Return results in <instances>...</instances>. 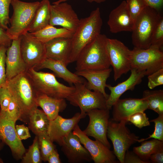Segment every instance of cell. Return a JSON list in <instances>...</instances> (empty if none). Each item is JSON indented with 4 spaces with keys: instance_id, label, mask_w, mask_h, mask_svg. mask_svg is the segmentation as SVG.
Returning a JSON list of instances; mask_svg holds the SVG:
<instances>
[{
    "instance_id": "cell-1",
    "label": "cell",
    "mask_w": 163,
    "mask_h": 163,
    "mask_svg": "<svg viewBox=\"0 0 163 163\" xmlns=\"http://www.w3.org/2000/svg\"><path fill=\"white\" fill-rule=\"evenodd\" d=\"M5 84L22 110L21 121L27 124L29 113L38 107L36 103L38 93L30 76L25 72L7 80Z\"/></svg>"
},
{
    "instance_id": "cell-2",
    "label": "cell",
    "mask_w": 163,
    "mask_h": 163,
    "mask_svg": "<svg viewBox=\"0 0 163 163\" xmlns=\"http://www.w3.org/2000/svg\"><path fill=\"white\" fill-rule=\"evenodd\" d=\"M102 24L99 8L92 11L88 17L80 19L71 38L70 63L75 62L84 48L101 34Z\"/></svg>"
},
{
    "instance_id": "cell-3",
    "label": "cell",
    "mask_w": 163,
    "mask_h": 163,
    "mask_svg": "<svg viewBox=\"0 0 163 163\" xmlns=\"http://www.w3.org/2000/svg\"><path fill=\"white\" fill-rule=\"evenodd\" d=\"M107 37L100 34L82 50L76 62V71L101 70L111 66L107 49Z\"/></svg>"
},
{
    "instance_id": "cell-4",
    "label": "cell",
    "mask_w": 163,
    "mask_h": 163,
    "mask_svg": "<svg viewBox=\"0 0 163 163\" xmlns=\"http://www.w3.org/2000/svg\"><path fill=\"white\" fill-rule=\"evenodd\" d=\"M40 2L11 0V4L13 12L10 19V25L6 31L12 40L18 39L28 32Z\"/></svg>"
},
{
    "instance_id": "cell-5",
    "label": "cell",
    "mask_w": 163,
    "mask_h": 163,
    "mask_svg": "<svg viewBox=\"0 0 163 163\" xmlns=\"http://www.w3.org/2000/svg\"><path fill=\"white\" fill-rule=\"evenodd\" d=\"M160 12L147 6L137 17L132 35L134 47L147 49L151 45L154 30L161 17Z\"/></svg>"
},
{
    "instance_id": "cell-6",
    "label": "cell",
    "mask_w": 163,
    "mask_h": 163,
    "mask_svg": "<svg viewBox=\"0 0 163 163\" xmlns=\"http://www.w3.org/2000/svg\"><path fill=\"white\" fill-rule=\"evenodd\" d=\"M37 92L58 99H66L74 91V86H67L59 82L53 73L38 72L34 67L27 71Z\"/></svg>"
},
{
    "instance_id": "cell-7",
    "label": "cell",
    "mask_w": 163,
    "mask_h": 163,
    "mask_svg": "<svg viewBox=\"0 0 163 163\" xmlns=\"http://www.w3.org/2000/svg\"><path fill=\"white\" fill-rule=\"evenodd\" d=\"M127 122L125 120L117 122L110 119L107 129V138L111 141L113 152L121 163H124L126 151L132 145L137 142L139 138L126 126Z\"/></svg>"
},
{
    "instance_id": "cell-8",
    "label": "cell",
    "mask_w": 163,
    "mask_h": 163,
    "mask_svg": "<svg viewBox=\"0 0 163 163\" xmlns=\"http://www.w3.org/2000/svg\"><path fill=\"white\" fill-rule=\"evenodd\" d=\"M85 81L74 85L75 89L66 99L72 105L79 107L82 119L85 117L89 110L94 109H107V99L101 93L87 88Z\"/></svg>"
},
{
    "instance_id": "cell-9",
    "label": "cell",
    "mask_w": 163,
    "mask_h": 163,
    "mask_svg": "<svg viewBox=\"0 0 163 163\" xmlns=\"http://www.w3.org/2000/svg\"><path fill=\"white\" fill-rule=\"evenodd\" d=\"M130 67L144 71L148 76L163 68V52L152 47L147 49L134 47L131 50Z\"/></svg>"
},
{
    "instance_id": "cell-10",
    "label": "cell",
    "mask_w": 163,
    "mask_h": 163,
    "mask_svg": "<svg viewBox=\"0 0 163 163\" xmlns=\"http://www.w3.org/2000/svg\"><path fill=\"white\" fill-rule=\"evenodd\" d=\"M107 49L113 69L114 79L116 81L130 71L131 50L120 41L108 38Z\"/></svg>"
},
{
    "instance_id": "cell-11",
    "label": "cell",
    "mask_w": 163,
    "mask_h": 163,
    "mask_svg": "<svg viewBox=\"0 0 163 163\" xmlns=\"http://www.w3.org/2000/svg\"><path fill=\"white\" fill-rule=\"evenodd\" d=\"M87 115L89 121L86 128L83 131L88 136H91L110 149V144L107 136L110 120V110L94 109L88 111Z\"/></svg>"
},
{
    "instance_id": "cell-12",
    "label": "cell",
    "mask_w": 163,
    "mask_h": 163,
    "mask_svg": "<svg viewBox=\"0 0 163 163\" xmlns=\"http://www.w3.org/2000/svg\"><path fill=\"white\" fill-rule=\"evenodd\" d=\"M72 133L79 138L81 143L90 153L95 163H117L119 161L113 151L100 141L90 139L80 129L78 124Z\"/></svg>"
},
{
    "instance_id": "cell-13",
    "label": "cell",
    "mask_w": 163,
    "mask_h": 163,
    "mask_svg": "<svg viewBox=\"0 0 163 163\" xmlns=\"http://www.w3.org/2000/svg\"><path fill=\"white\" fill-rule=\"evenodd\" d=\"M20 45L28 69L35 68L46 58L45 43L33 37L28 32L21 37Z\"/></svg>"
},
{
    "instance_id": "cell-14",
    "label": "cell",
    "mask_w": 163,
    "mask_h": 163,
    "mask_svg": "<svg viewBox=\"0 0 163 163\" xmlns=\"http://www.w3.org/2000/svg\"><path fill=\"white\" fill-rule=\"evenodd\" d=\"M49 24L60 26L73 32L77 28L79 19L71 5L64 2L50 6Z\"/></svg>"
},
{
    "instance_id": "cell-15",
    "label": "cell",
    "mask_w": 163,
    "mask_h": 163,
    "mask_svg": "<svg viewBox=\"0 0 163 163\" xmlns=\"http://www.w3.org/2000/svg\"><path fill=\"white\" fill-rule=\"evenodd\" d=\"M16 122L0 114V139L10 148L14 158L21 159L26 151L15 130Z\"/></svg>"
},
{
    "instance_id": "cell-16",
    "label": "cell",
    "mask_w": 163,
    "mask_h": 163,
    "mask_svg": "<svg viewBox=\"0 0 163 163\" xmlns=\"http://www.w3.org/2000/svg\"><path fill=\"white\" fill-rule=\"evenodd\" d=\"M80 113H77L72 118L66 119L60 116L50 121L48 135L51 140L61 146L64 139L72 131L82 119Z\"/></svg>"
},
{
    "instance_id": "cell-17",
    "label": "cell",
    "mask_w": 163,
    "mask_h": 163,
    "mask_svg": "<svg viewBox=\"0 0 163 163\" xmlns=\"http://www.w3.org/2000/svg\"><path fill=\"white\" fill-rule=\"evenodd\" d=\"M20 39L21 37L12 40L7 50L5 60L7 80L28 70L21 51Z\"/></svg>"
},
{
    "instance_id": "cell-18",
    "label": "cell",
    "mask_w": 163,
    "mask_h": 163,
    "mask_svg": "<svg viewBox=\"0 0 163 163\" xmlns=\"http://www.w3.org/2000/svg\"><path fill=\"white\" fill-rule=\"evenodd\" d=\"M134 22L124 0L110 12L107 24L110 31L116 33L124 31L132 32Z\"/></svg>"
},
{
    "instance_id": "cell-19",
    "label": "cell",
    "mask_w": 163,
    "mask_h": 163,
    "mask_svg": "<svg viewBox=\"0 0 163 163\" xmlns=\"http://www.w3.org/2000/svg\"><path fill=\"white\" fill-rule=\"evenodd\" d=\"M112 107L113 109L111 119L120 122L123 120L127 121L128 117L135 112H144L148 109V105L146 100L142 97L129 98L119 99Z\"/></svg>"
},
{
    "instance_id": "cell-20",
    "label": "cell",
    "mask_w": 163,
    "mask_h": 163,
    "mask_svg": "<svg viewBox=\"0 0 163 163\" xmlns=\"http://www.w3.org/2000/svg\"><path fill=\"white\" fill-rule=\"evenodd\" d=\"M61 146L69 163H79L92 160L88 152L82 145L78 136L72 132L64 139Z\"/></svg>"
},
{
    "instance_id": "cell-21",
    "label": "cell",
    "mask_w": 163,
    "mask_h": 163,
    "mask_svg": "<svg viewBox=\"0 0 163 163\" xmlns=\"http://www.w3.org/2000/svg\"><path fill=\"white\" fill-rule=\"evenodd\" d=\"M131 74L125 81L113 86L107 85L106 87L110 91V94L107 99V108L111 109L113 105L120 99V97L128 90H133L135 86L140 83L142 78L145 76V72L134 69H130Z\"/></svg>"
},
{
    "instance_id": "cell-22",
    "label": "cell",
    "mask_w": 163,
    "mask_h": 163,
    "mask_svg": "<svg viewBox=\"0 0 163 163\" xmlns=\"http://www.w3.org/2000/svg\"><path fill=\"white\" fill-rule=\"evenodd\" d=\"M46 58L61 61L66 66L70 63L71 38L59 37L45 43Z\"/></svg>"
},
{
    "instance_id": "cell-23",
    "label": "cell",
    "mask_w": 163,
    "mask_h": 163,
    "mask_svg": "<svg viewBox=\"0 0 163 163\" xmlns=\"http://www.w3.org/2000/svg\"><path fill=\"white\" fill-rule=\"evenodd\" d=\"M112 69L111 68L101 69L84 70L76 71L75 73L84 77L87 80L86 86L90 90L101 93L107 99L109 96L106 92L105 89L106 82L109 77Z\"/></svg>"
},
{
    "instance_id": "cell-24",
    "label": "cell",
    "mask_w": 163,
    "mask_h": 163,
    "mask_svg": "<svg viewBox=\"0 0 163 163\" xmlns=\"http://www.w3.org/2000/svg\"><path fill=\"white\" fill-rule=\"evenodd\" d=\"M34 69H49L57 77L62 78L70 85L78 83H84L85 81L82 77L69 71L67 66L62 62L46 58Z\"/></svg>"
},
{
    "instance_id": "cell-25",
    "label": "cell",
    "mask_w": 163,
    "mask_h": 163,
    "mask_svg": "<svg viewBox=\"0 0 163 163\" xmlns=\"http://www.w3.org/2000/svg\"><path fill=\"white\" fill-rule=\"evenodd\" d=\"M37 106L42 108L50 120L56 118L60 112L66 108L65 99H58L38 93L36 99Z\"/></svg>"
},
{
    "instance_id": "cell-26",
    "label": "cell",
    "mask_w": 163,
    "mask_h": 163,
    "mask_svg": "<svg viewBox=\"0 0 163 163\" xmlns=\"http://www.w3.org/2000/svg\"><path fill=\"white\" fill-rule=\"evenodd\" d=\"M50 121L43 110L35 107L28 115V128L36 136L42 133L48 134Z\"/></svg>"
},
{
    "instance_id": "cell-27",
    "label": "cell",
    "mask_w": 163,
    "mask_h": 163,
    "mask_svg": "<svg viewBox=\"0 0 163 163\" xmlns=\"http://www.w3.org/2000/svg\"><path fill=\"white\" fill-rule=\"evenodd\" d=\"M51 5L49 0H43L40 2L28 32L33 33L38 31L49 24Z\"/></svg>"
},
{
    "instance_id": "cell-28",
    "label": "cell",
    "mask_w": 163,
    "mask_h": 163,
    "mask_svg": "<svg viewBox=\"0 0 163 163\" xmlns=\"http://www.w3.org/2000/svg\"><path fill=\"white\" fill-rule=\"evenodd\" d=\"M29 33L33 37L45 43L53 39L58 37L71 38L74 33L63 27L57 28L49 24L38 31Z\"/></svg>"
},
{
    "instance_id": "cell-29",
    "label": "cell",
    "mask_w": 163,
    "mask_h": 163,
    "mask_svg": "<svg viewBox=\"0 0 163 163\" xmlns=\"http://www.w3.org/2000/svg\"><path fill=\"white\" fill-rule=\"evenodd\" d=\"M141 142L140 145L133 148V151L147 163H150L149 158L152 154L163 151V141L153 139Z\"/></svg>"
},
{
    "instance_id": "cell-30",
    "label": "cell",
    "mask_w": 163,
    "mask_h": 163,
    "mask_svg": "<svg viewBox=\"0 0 163 163\" xmlns=\"http://www.w3.org/2000/svg\"><path fill=\"white\" fill-rule=\"evenodd\" d=\"M142 98L148 103V109L152 110L158 115L163 114V90H146L143 92Z\"/></svg>"
},
{
    "instance_id": "cell-31",
    "label": "cell",
    "mask_w": 163,
    "mask_h": 163,
    "mask_svg": "<svg viewBox=\"0 0 163 163\" xmlns=\"http://www.w3.org/2000/svg\"><path fill=\"white\" fill-rule=\"evenodd\" d=\"M21 159V163L42 162V160L37 136H35L33 143L29 146Z\"/></svg>"
},
{
    "instance_id": "cell-32",
    "label": "cell",
    "mask_w": 163,
    "mask_h": 163,
    "mask_svg": "<svg viewBox=\"0 0 163 163\" xmlns=\"http://www.w3.org/2000/svg\"><path fill=\"white\" fill-rule=\"evenodd\" d=\"M37 136L42 160L46 162L49 155L56 149L55 145L48 134L42 133Z\"/></svg>"
},
{
    "instance_id": "cell-33",
    "label": "cell",
    "mask_w": 163,
    "mask_h": 163,
    "mask_svg": "<svg viewBox=\"0 0 163 163\" xmlns=\"http://www.w3.org/2000/svg\"><path fill=\"white\" fill-rule=\"evenodd\" d=\"M0 114L9 120L16 122L18 120L21 121L22 113L17 103L11 96V100L6 111Z\"/></svg>"
},
{
    "instance_id": "cell-34",
    "label": "cell",
    "mask_w": 163,
    "mask_h": 163,
    "mask_svg": "<svg viewBox=\"0 0 163 163\" xmlns=\"http://www.w3.org/2000/svg\"><path fill=\"white\" fill-rule=\"evenodd\" d=\"M163 46V17L162 16L153 32L150 47L162 51Z\"/></svg>"
},
{
    "instance_id": "cell-35",
    "label": "cell",
    "mask_w": 163,
    "mask_h": 163,
    "mask_svg": "<svg viewBox=\"0 0 163 163\" xmlns=\"http://www.w3.org/2000/svg\"><path fill=\"white\" fill-rule=\"evenodd\" d=\"M150 122H153L155 123L154 132L152 134L149 135L148 137L138 139L137 142H141L150 138L163 141V114L158 115L157 118L151 120Z\"/></svg>"
},
{
    "instance_id": "cell-36",
    "label": "cell",
    "mask_w": 163,
    "mask_h": 163,
    "mask_svg": "<svg viewBox=\"0 0 163 163\" xmlns=\"http://www.w3.org/2000/svg\"><path fill=\"white\" fill-rule=\"evenodd\" d=\"M11 0H0V27L5 30L10 23L9 8Z\"/></svg>"
},
{
    "instance_id": "cell-37",
    "label": "cell",
    "mask_w": 163,
    "mask_h": 163,
    "mask_svg": "<svg viewBox=\"0 0 163 163\" xmlns=\"http://www.w3.org/2000/svg\"><path fill=\"white\" fill-rule=\"evenodd\" d=\"M129 12L134 20L144 9L147 6L144 0H126Z\"/></svg>"
},
{
    "instance_id": "cell-38",
    "label": "cell",
    "mask_w": 163,
    "mask_h": 163,
    "mask_svg": "<svg viewBox=\"0 0 163 163\" xmlns=\"http://www.w3.org/2000/svg\"><path fill=\"white\" fill-rule=\"evenodd\" d=\"M127 121L133 124L139 129L150 125L149 118L145 113L143 111L135 112L131 115Z\"/></svg>"
},
{
    "instance_id": "cell-39",
    "label": "cell",
    "mask_w": 163,
    "mask_h": 163,
    "mask_svg": "<svg viewBox=\"0 0 163 163\" xmlns=\"http://www.w3.org/2000/svg\"><path fill=\"white\" fill-rule=\"evenodd\" d=\"M8 47L0 46V88L5 85L6 82L5 60Z\"/></svg>"
},
{
    "instance_id": "cell-40",
    "label": "cell",
    "mask_w": 163,
    "mask_h": 163,
    "mask_svg": "<svg viewBox=\"0 0 163 163\" xmlns=\"http://www.w3.org/2000/svg\"><path fill=\"white\" fill-rule=\"evenodd\" d=\"M11 95L5 84L0 88V113H5L8 107Z\"/></svg>"
},
{
    "instance_id": "cell-41",
    "label": "cell",
    "mask_w": 163,
    "mask_h": 163,
    "mask_svg": "<svg viewBox=\"0 0 163 163\" xmlns=\"http://www.w3.org/2000/svg\"><path fill=\"white\" fill-rule=\"evenodd\" d=\"M148 85L150 89L163 85V68L148 75Z\"/></svg>"
},
{
    "instance_id": "cell-42",
    "label": "cell",
    "mask_w": 163,
    "mask_h": 163,
    "mask_svg": "<svg viewBox=\"0 0 163 163\" xmlns=\"http://www.w3.org/2000/svg\"><path fill=\"white\" fill-rule=\"evenodd\" d=\"M15 128L17 136L20 140H25L31 137L28 127L24 124L16 125Z\"/></svg>"
},
{
    "instance_id": "cell-43",
    "label": "cell",
    "mask_w": 163,
    "mask_h": 163,
    "mask_svg": "<svg viewBox=\"0 0 163 163\" xmlns=\"http://www.w3.org/2000/svg\"><path fill=\"white\" fill-rule=\"evenodd\" d=\"M124 163H147L142 160L133 151L127 150L124 155Z\"/></svg>"
},
{
    "instance_id": "cell-44",
    "label": "cell",
    "mask_w": 163,
    "mask_h": 163,
    "mask_svg": "<svg viewBox=\"0 0 163 163\" xmlns=\"http://www.w3.org/2000/svg\"><path fill=\"white\" fill-rule=\"evenodd\" d=\"M12 40L6 31L0 27V46H3L8 48L10 45Z\"/></svg>"
},
{
    "instance_id": "cell-45",
    "label": "cell",
    "mask_w": 163,
    "mask_h": 163,
    "mask_svg": "<svg viewBox=\"0 0 163 163\" xmlns=\"http://www.w3.org/2000/svg\"><path fill=\"white\" fill-rule=\"evenodd\" d=\"M147 6L156 10L159 12L163 7V0H144Z\"/></svg>"
},
{
    "instance_id": "cell-46",
    "label": "cell",
    "mask_w": 163,
    "mask_h": 163,
    "mask_svg": "<svg viewBox=\"0 0 163 163\" xmlns=\"http://www.w3.org/2000/svg\"><path fill=\"white\" fill-rule=\"evenodd\" d=\"M150 162L163 163V151L158 152L152 154L149 158Z\"/></svg>"
},
{
    "instance_id": "cell-47",
    "label": "cell",
    "mask_w": 163,
    "mask_h": 163,
    "mask_svg": "<svg viewBox=\"0 0 163 163\" xmlns=\"http://www.w3.org/2000/svg\"><path fill=\"white\" fill-rule=\"evenodd\" d=\"M47 161L49 163H61L59 155L56 149L49 155Z\"/></svg>"
},
{
    "instance_id": "cell-48",
    "label": "cell",
    "mask_w": 163,
    "mask_h": 163,
    "mask_svg": "<svg viewBox=\"0 0 163 163\" xmlns=\"http://www.w3.org/2000/svg\"><path fill=\"white\" fill-rule=\"evenodd\" d=\"M69 0H59L57 1L53 2V4H58L61 2H65L66 1ZM106 0H87L88 1L90 2H95L98 3H101L104 2L106 1Z\"/></svg>"
},
{
    "instance_id": "cell-49",
    "label": "cell",
    "mask_w": 163,
    "mask_h": 163,
    "mask_svg": "<svg viewBox=\"0 0 163 163\" xmlns=\"http://www.w3.org/2000/svg\"><path fill=\"white\" fill-rule=\"evenodd\" d=\"M5 144V143L2 141L0 142V152L3 148ZM3 160L0 158V163H3Z\"/></svg>"
},
{
    "instance_id": "cell-50",
    "label": "cell",
    "mask_w": 163,
    "mask_h": 163,
    "mask_svg": "<svg viewBox=\"0 0 163 163\" xmlns=\"http://www.w3.org/2000/svg\"><path fill=\"white\" fill-rule=\"evenodd\" d=\"M2 142V141L0 139V142Z\"/></svg>"
},
{
    "instance_id": "cell-51",
    "label": "cell",
    "mask_w": 163,
    "mask_h": 163,
    "mask_svg": "<svg viewBox=\"0 0 163 163\" xmlns=\"http://www.w3.org/2000/svg\"></svg>"
}]
</instances>
